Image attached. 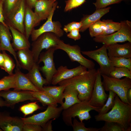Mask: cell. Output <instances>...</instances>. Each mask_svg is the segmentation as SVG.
<instances>
[{"label":"cell","mask_w":131,"mask_h":131,"mask_svg":"<svg viewBox=\"0 0 131 131\" xmlns=\"http://www.w3.org/2000/svg\"><path fill=\"white\" fill-rule=\"evenodd\" d=\"M105 24L106 29L101 35H105L113 33L118 31L121 27L120 23L115 22L111 20H103Z\"/></svg>","instance_id":"cell-35"},{"label":"cell","mask_w":131,"mask_h":131,"mask_svg":"<svg viewBox=\"0 0 131 131\" xmlns=\"http://www.w3.org/2000/svg\"><path fill=\"white\" fill-rule=\"evenodd\" d=\"M24 124L21 117L11 116L7 112H0V128L2 131H22Z\"/></svg>","instance_id":"cell-15"},{"label":"cell","mask_w":131,"mask_h":131,"mask_svg":"<svg viewBox=\"0 0 131 131\" xmlns=\"http://www.w3.org/2000/svg\"><path fill=\"white\" fill-rule=\"evenodd\" d=\"M16 77L15 73L3 77L0 80V91L15 88Z\"/></svg>","instance_id":"cell-30"},{"label":"cell","mask_w":131,"mask_h":131,"mask_svg":"<svg viewBox=\"0 0 131 131\" xmlns=\"http://www.w3.org/2000/svg\"><path fill=\"white\" fill-rule=\"evenodd\" d=\"M22 0H3V11L5 19L10 15L18 7Z\"/></svg>","instance_id":"cell-29"},{"label":"cell","mask_w":131,"mask_h":131,"mask_svg":"<svg viewBox=\"0 0 131 131\" xmlns=\"http://www.w3.org/2000/svg\"><path fill=\"white\" fill-rule=\"evenodd\" d=\"M55 120V119H53L48 121L42 127V131H53L52 123Z\"/></svg>","instance_id":"cell-45"},{"label":"cell","mask_w":131,"mask_h":131,"mask_svg":"<svg viewBox=\"0 0 131 131\" xmlns=\"http://www.w3.org/2000/svg\"><path fill=\"white\" fill-rule=\"evenodd\" d=\"M38 0H26V5L31 9L34 8L35 3Z\"/></svg>","instance_id":"cell-47"},{"label":"cell","mask_w":131,"mask_h":131,"mask_svg":"<svg viewBox=\"0 0 131 131\" xmlns=\"http://www.w3.org/2000/svg\"><path fill=\"white\" fill-rule=\"evenodd\" d=\"M37 63H35L32 68L26 74L33 84L40 91H42L44 85L48 84L45 79L42 76Z\"/></svg>","instance_id":"cell-25"},{"label":"cell","mask_w":131,"mask_h":131,"mask_svg":"<svg viewBox=\"0 0 131 131\" xmlns=\"http://www.w3.org/2000/svg\"><path fill=\"white\" fill-rule=\"evenodd\" d=\"M12 37V46L15 51L27 49H29L31 46L29 39L25 35L14 28L9 26Z\"/></svg>","instance_id":"cell-21"},{"label":"cell","mask_w":131,"mask_h":131,"mask_svg":"<svg viewBox=\"0 0 131 131\" xmlns=\"http://www.w3.org/2000/svg\"><path fill=\"white\" fill-rule=\"evenodd\" d=\"M109 77L117 79L123 77L131 79V71L127 68L115 67L114 70L110 73Z\"/></svg>","instance_id":"cell-36"},{"label":"cell","mask_w":131,"mask_h":131,"mask_svg":"<svg viewBox=\"0 0 131 131\" xmlns=\"http://www.w3.org/2000/svg\"><path fill=\"white\" fill-rule=\"evenodd\" d=\"M57 3V2L54 3L50 15L45 23L39 28L34 29L32 31L31 35L32 41H33L41 35L46 32L53 33L59 37L63 35L64 32L61 29L62 25L58 21H52V20Z\"/></svg>","instance_id":"cell-11"},{"label":"cell","mask_w":131,"mask_h":131,"mask_svg":"<svg viewBox=\"0 0 131 131\" xmlns=\"http://www.w3.org/2000/svg\"><path fill=\"white\" fill-rule=\"evenodd\" d=\"M16 54L21 68L29 71L36 63L31 50L29 49L20 50L17 51Z\"/></svg>","instance_id":"cell-24"},{"label":"cell","mask_w":131,"mask_h":131,"mask_svg":"<svg viewBox=\"0 0 131 131\" xmlns=\"http://www.w3.org/2000/svg\"><path fill=\"white\" fill-rule=\"evenodd\" d=\"M86 0H67L66 1V5L64 9L65 12L69 11L73 8L82 5Z\"/></svg>","instance_id":"cell-41"},{"label":"cell","mask_w":131,"mask_h":131,"mask_svg":"<svg viewBox=\"0 0 131 131\" xmlns=\"http://www.w3.org/2000/svg\"><path fill=\"white\" fill-rule=\"evenodd\" d=\"M4 57V62L2 70H4L9 75H11L16 65L11 57L6 53L5 50L2 51Z\"/></svg>","instance_id":"cell-34"},{"label":"cell","mask_w":131,"mask_h":131,"mask_svg":"<svg viewBox=\"0 0 131 131\" xmlns=\"http://www.w3.org/2000/svg\"><path fill=\"white\" fill-rule=\"evenodd\" d=\"M109 57H116L131 58V42L120 44L117 43L107 46Z\"/></svg>","instance_id":"cell-18"},{"label":"cell","mask_w":131,"mask_h":131,"mask_svg":"<svg viewBox=\"0 0 131 131\" xmlns=\"http://www.w3.org/2000/svg\"><path fill=\"white\" fill-rule=\"evenodd\" d=\"M56 0H38L35 3L34 13L41 21L49 16Z\"/></svg>","instance_id":"cell-20"},{"label":"cell","mask_w":131,"mask_h":131,"mask_svg":"<svg viewBox=\"0 0 131 131\" xmlns=\"http://www.w3.org/2000/svg\"><path fill=\"white\" fill-rule=\"evenodd\" d=\"M101 75L103 79L102 83L105 90L114 91L122 102L130 104L127 100L126 94L128 90L131 88V79L125 77L120 79L104 74Z\"/></svg>","instance_id":"cell-4"},{"label":"cell","mask_w":131,"mask_h":131,"mask_svg":"<svg viewBox=\"0 0 131 131\" xmlns=\"http://www.w3.org/2000/svg\"><path fill=\"white\" fill-rule=\"evenodd\" d=\"M22 131H42V128L39 125L29 123H24Z\"/></svg>","instance_id":"cell-42"},{"label":"cell","mask_w":131,"mask_h":131,"mask_svg":"<svg viewBox=\"0 0 131 131\" xmlns=\"http://www.w3.org/2000/svg\"><path fill=\"white\" fill-rule=\"evenodd\" d=\"M66 86H43L42 91L48 94L62 105L64 103V92Z\"/></svg>","instance_id":"cell-27"},{"label":"cell","mask_w":131,"mask_h":131,"mask_svg":"<svg viewBox=\"0 0 131 131\" xmlns=\"http://www.w3.org/2000/svg\"><path fill=\"white\" fill-rule=\"evenodd\" d=\"M97 121H111L117 123L122 125L126 131H131V104L122 102L116 95L115 104L111 110L103 115H95Z\"/></svg>","instance_id":"cell-2"},{"label":"cell","mask_w":131,"mask_h":131,"mask_svg":"<svg viewBox=\"0 0 131 131\" xmlns=\"http://www.w3.org/2000/svg\"><path fill=\"white\" fill-rule=\"evenodd\" d=\"M4 106L10 107L9 105L5 101L3 100L1 97H0V107Z\"/></svg>","instance_id":"cell-49"},{"label":"cell","mask_w":131,"mask_h":131,"mask_svg":"<svg viewBox=\"0 0 131 131\" xmlns=\"http://www.w3.org/2000/svg\"><path fill=\"white\" fill-rule=\"evenodd\" d=\"M41 21L33 11L32 9L26 4L24 20L25 35L29 39L34 28L40 23Z\"/></svg>","instance_id":"cell-19"},{"label":"cell","mask_w":131,"mask_h":131,"mask_svg":"<svg viewBox=\"0 0 131 131\" xmlns=\"http://www.w3.org/2000/svg\"><path fill=\"white\" fill-rule=\"evenodd\" d=\"M72 126L74 131H99L100 129L93 127L87 128L84 123L79 122L75 118L72 122Z\"/></svg>","instance_id":"cell-39"},{"label":"cell","mask_w":131,"mask_h":131,"mask_svg":"<svg viewBox=\"0 0 131 131\" xmlns=\"http://www.w3.org/2000/svg\"><path fill=\"white\" fill-rule=\"evenodd\" d=\"M2 4L3 0H0V23H1L6 26H8L5 23V19L3 11Z\"/></svg>","instance_id":"cell-46"},{"label":"cell","mask_w":131,"mask_h":131,"mask_svg":"<svg viewBox=\"0 0 131 131\" xmlns=\"http://www.w3.org/2000/svg\"><path fill=\"white\" fill-rule=\"evenodd\" d=\"M81 65L74 68L69 69L66 66H61L58 67L53 76L51 84L56 85L60 82L78 75L87 70Z\"/></svg>","instance_id":"cell-16"},{"label":"cell","mask_w":131,"mask_h":131,"mask_svg":"<svg viewBox=\"0 0 131 131\" xmlns=\"http://www.w3.org/2000/svg\"><path fill=\"white\" fill-rule=\"evenodd\" d=\"M26 6V0H22L18 7L5 19L8 27L11 26L25 34L24 20Z\"/></svg>","instance_id":"cell-14"},{"label":"cell","mask_w":131,"mask_h":131,"mask_svg":"<svg viewBox=\"0 0 131 131\" xmlns=\"http://www.w3.org/2000/svg\"><path fill=\"white\" fill-rule=\"evenodd\" d=\"M56 50L55 47H52L41 52L37 63L38 64L41 62L43 63V66L39 67V70L45 77L48 84H51L53 77L57 70L53 59L54 53Z\"/></svg>","instance_id":"cell-9"},{"label":"cell","mask_w":131,"mask_h":131,"mask_svg":"<svg viewBox=\"0 0 131 131\" xmlns=\"http://www.w3.org/2000/svg\"><path fill=\"white\" fill-rule=\"evenodd\" d=\"M123 0V1H128V0Z\"/></svg>","instance_id":"cell-51"},{"label":"cell","mask_w":131,"mask_h":131,"mask_svg":"<svg viewBox=\"0 0 131 131\" xmlns=\"http://www.w3.org/2000/svg\"><path fill=\"white\" fill-rule=\"evenodd\" d=\"M89 28L90 35L93 37L102 35L106 27L105 23L99 20L91 25Z\"/></svg>","instance_id":"cell-31"},{"label":"cell","mask_w":131,"mask_h":131,"mask_svg":"<svg viewBox=\"0 0 131 131\" xmlns=\"http://www.w3.org/2000/svg\"><path fill=\"white\" fill-rule=\"evenodd\" d=\"M108 95L103 86L101 74L98 69L91 97L88 102L92 106L101 108L106 101Z\"/></svg>","instance_id":"cell-13"},{"label":"cell","mask_w":131,"mask_h":131,"mask_svg":"<svg viewBox=\"0 0 131 131\" xmlns=\"http://www.w3.org/2000/svg\"><path fill=\"white\" fill-rule=\"evenodd\" d=\"M98 69H89L80 74L58 83L59 85H69L78 92V98L81 101H89L91 96Z\"/></svg>","instance_id":"cell-1"},{"label":"cell","mask_w":131,"mask_h":131,"mask_svg":"<svg viewBox=\"0 0 131 131\" xmlns=\"http://www.w3.org/2000/svg\"><path fill=\"white\" fill-rule=\"evenodd\" d=\"M4 62V57L2 53L0 51V68L2 69Z\"/></svg>","instance_id":"cell-48"},{"label":"cell","mask_w":131,"mask_h":131,"mask_svg":"<svg viewBox=\"0 0 131 131\" xmlns=\"http://www.w3.org/2000/svg\"><path fill=\"white\" fill-rule=\"evenodd\" d=\"M55 48L56 50L60 49L66 52L72 62H77L88 69L95 68V63L83 56L81 53V48L78 45H71L60 39Z\"/></svg>","instance_id":"cell-7"},{"label":"cell","mask_w":131,"mask_h":131,"mask_svg":"<svg viewBox=\"0 0 131 131\" xmlns=\"http://www.w3.org/2000/svg\"><path fill=\"white\" fill-rule=\"evenodd\" d=\"M95 2L93 3L96 9L106 8L107 6L113 4L119 3L123 0H96Z\"/></svg>","instance_id":"cell-40"},{"label":"cell","mask_w":131,"mask_h":131,"mask_svg":"<svg viewBox=\"0 0 131 131\" xmlns=\"http://www.w3.org/2000/svg\"><path fill=\"white\" fill-rule=\"evenodd\" d=\"M33 97L39 101L43 106H51L57 107L58 103L51 96L42 91H31Z\"/></svg>","instance_id":"cell-28"},{"label":"cell","mask_w":131,"mask_h":131,"mask_svg":"<svg viewBox=\"0 0 131 131\" xmlns=\"http://www.w3.org/2000/svg\"><path fill=\"white\" fill-rule=\"evenodd\" d=\"M107 46L103 45L100 48L94 50L81 51L82 53L96 61L99 65V69L101 74L109 76L110 73L115 69L108 56Z\"/></svg>","instance_id":"cell-6"},{"label":"cell","mask_w":131,"mask_h":131,"mask_svg":"<svg viewBox=\"0 0 131 131\" xmlns=\"http://www.w3.org/2000/svg\"><path fill=\"white\" fill-rule=\"evenodd\" d=\"M63 110L61 106L58 107L48 106L44 112L27 117L21 118L24 123L33 124L42 127L49 120L58 118Z\"/></svg>","instance_id":"cell-10"},{"label":"cell","mask_w":131,"mask_h":131,"mask_svg":"<svg viewBox=\"0 0 131 131\" xmlns=\"http://www.w3.org/2000/svg\"><path fill=\"white\" fill-rule=\"evenodd\" d=\"M109 58L114 67L127 68L131 71V58L116 57Z\"/></svg>","instance_id":"cell-32"},{"label":"cell","mask_w":131,"mask_h":131,"mask_svg":"<svg viewBox=\"0 0 131 131\" xmlns=\"http://www.w3.org/2000/svg\"><path fill=\"white\" fill-rule=\"evenodd\" d=\"M82 26V23L81 21L79 22H73L65 25L63 30L66 33H67L73 29H79Z\"/></svg>","instance_id":"cell-43"},{"label":"cell","mask_w":131,"mask_h":131,"mask_svg":"<svg viewBox=\"0 0 131 131\" xmlns=\"http://www.w3.org/2000/svg\"><path fill=\"white\" fill-rule=\"evenodd\" d=\"M104 125L99 131H126L124 127L119 123L115 122L105 121Z\"/></svg>","instance_id":"cell-37"},{"label":"cell","mask_w":131,"mask_h":131,"mask_svg":"<svg viewBox=\"0 0 131 131\" xmlns=\"http://www.w3.org/2000/svg\"><path fill=\"white\" fill-rule=\"evenodd\" d=\"M3 131L0 128V131Z\"/></svg>","instance_id":"cell-52"},{"label":"cell","mask_w":131,"mask_h":131,"mask_svg":"<svg viewBox=\"0 0 131 131\" xmlns=\"http://www.w3.org/2000/svg\"><path fill=\"white\" fill-rule=\"evenodd\" d=\"M101 108L92 106L88 101H81L63 110L62 119L66 125L71 126L72 124V118L77 117L81 122L84 120L87 121L91 118L90 111L94 110L98 113Z\"/></svg>","instance_id":"cell-3"},{"label":"cell","mask_w":131,"mask_h":131,"mask_svg":"<svg viewBox=\"0 0 131 131\" xmlns=\"http://www.w3.org/2000/svg\"><path fill=\"white\" fill-rule=\"evenodd\" d=\"M66 85L64 92L65 101L61 106L63 110L67 109L74 104L81 102L78 98L79 93L77 90L71 85Z\"/></svg>","instance_id":"cell-26"},{"label":"cell","mask_w":131,"mask_h":131,"mask_svg":"<svg viewBox=\"0 0 131 131\" xmlns=\"http://www.w3.org/2000/svg\"><path fill=\"white\" fill-rule=\"evenodd\" d=\"M0 97L3 98L9 105L13 107L16 103L28 100H36L28 90H9L0 91Z\"/></svg>","instance_id":"cell-12"},{"label":"cell","mask_w":131,"mask_h":131,"mask_svg":"<svg viewBox=\"0 0 131 131\" xmlns=\"http://www.w3.org/2000/svg\"><path fill=\"white\" fill-rule=\"evenodd\" d=\"M79 32V29H73L67 34V36L69 38L72 39L75 41L79 40L81 37Z\"/></svg>","instance_id":"cell-44"},{"label":"cell","mask_w":131,"mask_h":131,"mask_svg":"<svg viewBox=\"0 0 131 131\" xmlns=\"http://www.w3.org/2000/svg\"><path fill=\"white\" fill-rule=\"evenodd\" d=\"M8 26L0 23V51L7 50L14 57L16 63V68H21L16 55V52L13 49L11 41L12 40L11 33Z\"/></svg>","instance_id":"cell-17"},{"label":"cell","mask_w":131,"mask_h":131,"mask_svg":"<svg viewBox=\"0 0 131 131\" xmlns=\"http://www.w3.org/2000/svg\"><path fill=\"white\" fill-rule=\"evenodd\" d=\"M126 98L129 103L131 104V88L129 89L128 91L126 94Z\"/></svg>","instance_id":"cell-50"},{"label":"cell","mask_w":131,"mask_h":131,"mask_svg":"<svg viewBox=\"0 0 131 131\" xmlns=\"http://www.w3.org/2000/svg\"><path fill=\"white\" fill-rule=\"evenodd\" d=\"M37 103V102H35L24 105L20 107V110L24 114L25 116L32 114L41 108Z\"/></svg>","instance_id":"cell-38"},{"label":"cell","mask_w":131,"mask_h":131,"mask_svg":"<svg viewBox=\"0 0 131 131\" xmlns=\"http://www.w3.org/2000/svg\"><path fill=\"white\" fill-rule=\"evenodd\" d=\"M59 38L53 33L46 32L41 35L33 41L31 50L35 62H37L39 55L43 49L55 47L60 39Z\"/></svg>","instance_id":"cell-8"},{"label":"cell","mask_w":131,"mask_h":131,"mask_svg":"<svg viewBox=\"0 0 131 131\" xmlns=\"http://www.w3.org/2000/svg\"><path fill=\"white\" fill-rule=\"evenodd\" d=\"M116 95L114 91H109L107 99L105 104L101 107L98 113V114L103 115L108 112L113 107L115 104V98Z\"/></svg>","instance_id":"cell-33"},{"label":"cell","mask_w":131,"mask_h":131,"mask_svg":"<svg viewBox=\"0 0 131 131\" xmlns=\"http://www.w3.org/2000/svg\"><path fill=\"white\" fill-rule=\"evenodd\" d=\"M110 8L108 7L96 9L92 14L83 17L80 21L82 23V26L79 29L80 32H84L91 25L100 20L102 17L109 12Z\"/></svg>","instance_id":"cell-22"},{"label":"cell","mask_w":131,"mask_h":131,"mask_svg":"<svg viewBox=\"0 0 131 131\" xmlns=\"http://www.w3.org/2000/svg\"><path fill=\"white\" fill-rule=\"evenodd\" d=\"M15 73L16 77L15 90L39 91L40 90L32 82L26 75L22 72L19 69L16 68Z\"/></svg>","instance_id":"cell-23"},{"label":"cell","mask_w":131,"mask_h":131,"mask_svg":"<svg viewBox=\"0 0 131 131\" xmlns=\"http://www.w3.org/2000/svg\"><path fill=\"white\" fill-rule=\"evenodd\" d=\"M120 23L121 27L118 31L110 34L97 36L93 38V40L107 46L126 41L131 42V22L125 20Z\"/></svg>","instance_id":"cell-5"}]
</instances>
